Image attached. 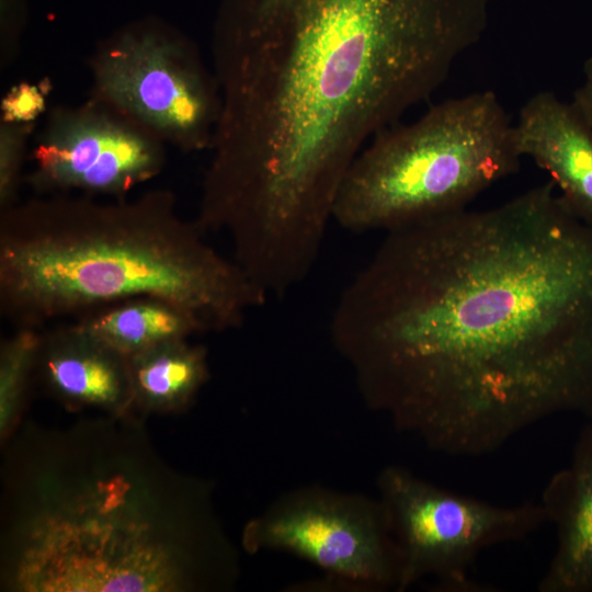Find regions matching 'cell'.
I'll list each match as a JSON object with an SVG mask.
<instances>
[{
    "label": "cell",
    "instance_id": "16",
    "mask_svg": "<svg viewBox=\"0 0 592 592\" xmlns=\"http://www.w3.org/2000/svg\"><path fill=\"white\" fill-rule=\"evenodd\" d=\"M36 123L0 122V210L19 202L27 146Z\"/></svg>",
    "mask_w": 592,
    "mask_h": 592
},
{
    "label": "cell",
    "instance_id": "4",
    "mask_svg": "<svg viewBox=\"0 0 592 592\" xmlns=\"http://www.w3.org/2000/svg\"><path fill=\"white\" fill-rule=\"evenodd\" d=\"M204 234L167 189L112 201L53 194L16 202L0 216L1 315L38 329L152 296L185 310L203 332L239 328L269 296Z\"/></svg>",
    "mask_w": 592,
    "mask_h": 592
},
{
    "label": "cell",
    "instance_id": "19",
    "mask_svg": "<svg viewBox=\"0 0 592 592\" xmlns=\"http://www.w3.org/2000/svg\"><path fill=\"white\" fill-rule=\"evenodd\" d=\"M571 102L592 125V56L583 65V81L574 91Z\"/></svg>",
    "mask_w": 592,
    "mask_h": 592
},
{
    "label": "cell",
    "instance_id": "15",
    "mask_svg": "<svg viewBox=\"0 0 592 592\" xmlns=\"http://www.w3.org/2000/svg\"><path fill=\"white\" fill-rule=\"evenodd\" d=\"M41 332L19 327L0 348V437L7 441L18 429L31 378L35 374Z\"/></svg>",
    "mask_w": 592,
    "mask_h": 592
},
{
    "label": "cell",
    "instance_id": "14",
    "mask_svg": "<svg viewBox=\"0 0 592 592\" xmlns=\"http://www.w3.org/2000/svg\"><path fill=\"white\" fill-rule=\"evenodd\" d=\"M77 323L127 356L164 341L189 339L203 332L185 310L152 296L92 309L79 316Z\"/></svg>",
    "mask_w": 592,
    "mask_h": 592
},
{
    "label": "cell",
    "instance_id": "2",
    "mask_svg": "<svg viewBox=\"0 0 592 592\" xmlns=\"http://www.w3.org/2000/svg\"><path fill=\"white\" fill-rule=\"evenodd\" d=\"M489 0H221L198 216L260 264L319 257L360 151L482 38Z\"/></svg>",
    "mask_w": 592,
    "mask_h": 592
},
{
    "label": "cell",
    "instance_id": "3",
    "mask_svg": "<svg viewBox=\"0 0 592 592\" xmlns=\"http://www.w3.org/2000/svg\"><path fill=\"white\" fill-rule=\"evenodd\" d=\"M133 413L29 430L5 473L2 588L201 592L232 588L238 551L212 486L164 463Z\"/></svg>",
    "mask_w": 592,
    "mask_h": 592
},
{
    "label": "cell",
    "instance_id": "11",
    "mask_svg": "<svg viewBox=\"0 0 592 592\" xmlns=\"http://www.w3.org/2000/svg\"><path fill=\"white\" fill-rule=\"evenodd\" d=\"M520 155L545 170L569 208L592 227V125L572 102L533 95L514 124Z\"/></svg>",
    "mask_w": 592,
    "mask_h": 592
},
{
    "label": "cell",
    "instance_id": "7",
    "mask_svg": "<svg viewBox=\"0 0 592 592\" xmlns=\"http://www.w3.org/2000/svg\"><path fill=\"white\" fill-rule=\"evenodd\" d=\"M377 488L398 549V592L424 579L437 591H483L470 577L478 555L492 545L523 539L548 522L542 503L494 505L396 465L380 471Z\"/></svg>",
    "mask_w": 592,
    "mask_h": 592
},
{
    "label": "cell",
    "instance_id": "6",
    "mask_svg": "<svg viewBox=\"0 0 592 592\" xmlns=\"http://www.w3.org/2000/svg\"><path fill=\"white\" fill-rule=\"evenodd\" d=\"M90 98L183 152L209 150L221 112L214 70L182 32L153 19L102 39L88 59Z\"/></svg>",
    "mask_w": 592,
    "mask_h": 592
},
{
    "label": "cell",
    "instance_id": "12",
    "mask_svg": "<svg viewBox=\"0 0 592 592\" xmlns=\"http://www.w3.org/2000/svg\"><path fill=\"white\" fill-rule=\"evenodd\" d=\"M557 532V547L540 592H592V419L570 466L556 473L540 502Z\"/></svg>",
    "mask_w": 592,
    "mask_h": 592
},
{
    "label": "cell",
    "instance_id": "10",
    "mask_svg": "<svg viewBox=\"0 0 592 592\" xmlns=\"http://www.w3.org/2000/svg\"><path fill=\"white\" fill-rule=\"evenodd\" d=\"M34 375L68 409L136 412L128 356L77 322L41 332Z\"/></svg>",
    "mask_w": 592,
    "mask_h": 592
},
{
    "label": "cell",
    "instance_id": "9",
    "mask_svg": "<svg viewBox=\"0 0 592 592\" xmlns=\"http://www.w3.org/2000/svg\"><path fill=\"white\" fill-rule=\"evenodd\" d=\"M30 158L24 181L38 194L121 198L162 172L167 145L89 96L48 111Z\"/></svg>",
    "mask_w": 592,
    "mask_h": 592
},
{
    "label": "cell",
    "instance_id": "17",
    "mask_svg": "<svg viewBox=\"0 0 592 592\" xmlns=\"http://www.w3.org/2000/svg\"><path fill=\"white\" fill-rule=\"evenodd\" d=\"M52 82L48 78L41 81H20L3 95L0 103V122L36 123L47 111Z\"/></svg>",
    "mask_w": 592,
    "mask_h": 592
},
{
    "label": "cell",
    "instance_id": "8",
    "mask_svg": "<svg viewBox=\"0 0 592 592\" xmlns=\"http://www.w3.org/2000/svg\"><path fill=\"white\" fill-rule=\"evenodd\" d=\"M248 553L281 551L323 572V581L298 588L398 591L400 562L386 510L379 500L320 485L281 494L244 526Z\"/></svg>",
    "mask_w": 592,
    "mask_h": 592
},
{
    "label": "cell",
    "instance_id": "1",
    "mask_svg": "<svg viewBox=\"0 0 592 592\" xmlns=\"http://www.w3.org/2000/svg\"><path fill=\"white\" fill-rule=\"evenodd\" d=\"M337 352L365 405L447 456L592 419V227L548 181L386 232L341 293Z\"/></svg>",
    "mask_w": 592,
    "mask_h": 592
},
{
    "label": "cell",
    "instance_id": "13",
    "mask_svg": "<svg viewBox=\"0 0 592 592\" xmlns=\"http://www.w3.org/2000/svg\"><path fill=\"white\" fill-rule=\"evenodd\" d=\"M135 411L178 413L209 377L207 351L189 339L164 341L128 356Z\"/></svg>",
    "mask_w": 592,
    "mask_h": 592
},
{
    "label": "cell",
    "instance_id": "18",
    "mask_svg": "<svg viewBox=\"0 0 592 592\" xmlns=\"http://www.w3.org/2000/svg\"><path fill=\"white\" fill-rule=\"evenodd\" d=\"M26 16V0H1V69H7L18 56Z\"/></svg>",
    "mask_w": 592,
    "mask_h": 592
},
{
    "label": "cell",
    "instance_id": "5",
    "mask_svg": "<svg viewBox=\"0 0 592 592\" xmlns=\"http://www.w3.org/2000/svg\"><path fill=\"white\" fill-rule=\"evenodd\" d=\"M521 158L492 91L445 100L369 140L343 180L333 220L352 232H387L453 213L516 172Z\"/></svg>",
    "mask_w": 592,
    "mask_h": 592
}]
</instances>
